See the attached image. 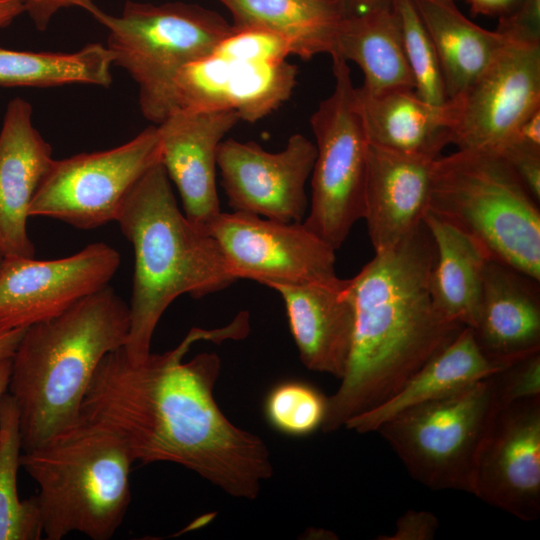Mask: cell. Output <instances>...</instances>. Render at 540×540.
I'll list each match as a JSON object with an SVG mask.
<instances>
[{"label": "cell", "mask_w": 540, "mask_h": 540, "mask_svg": "<svg viewBox=\"0 0 540 540\" xmlns=\"http://www.w3.org/2000/svg\"><path fill=\"white\" fill-rule=\"evenodd\" d=\"M249 330L243 311L226 326L192 328L177 347L141 362H132L123 347L108 353L85 394L81 418L115 433L134 462L178 464L232 497L254 500L273 475L267 445L219 408V356L204 352L183 361L196 342L240 340Z\"/></svg>", "instance_id": "1"}, {"label": "cell", "mask_w": 540, "mask_h": 540, "mask_svg": "<svg viewBox=\"0 0 540 540\" xmlns=\"http://www.w3.org/2000/svg\"><path fill=\"white\" fill-rule=\"evenodd\" d=\"M435 257L433 238L422 222L396 245L375 252L350 278L352 345L340 386L327 398L324 433L390 399L464 328L433 304L429 280Z\"/></svg>", "instance_id": "2"}, {"label": "cell", "mask_w": 540, "mask_h": 540, "mask_svg": "<svg viewBox=\"0 0 540 540\" xmlns=\"http://www.w3.org/2000/svg\"><path fill=\"white\" fill-rule=\"evenodd\" d=\"M129 306L110 287L25 330L11 361L7 392L18 411L22 450H32L81 420L102 359L124 346Z\"/></svg>", "instance_id": "3"}, {"label": "cell", "mask_w": 540, "mask_h": 540, "mask_svg": "<svg viewBox=\"0 0 540 540\" xmlns=\"http://www.w3.org/2000/svg\"><path fill=\"white\" fill-rule=\"evenodd\" d=\"M116 222L135 256L129 331L123 349L132 362H141L151 353L161 316L177 297L199 298L236 279L217 241L180 211L160 161L129 191Z\"/></svg>", "instance_id": "4"}, {"label": "cell", "mask_w": 540, "mask_h": 540, "mask_svg": "<svg viewBox=\"0 0 540 540\" xmlns=\"http://www.w3.org/2000/svg\"><path fill=\"white\" fill-rule=\"evenodd\" d=\"M134 463L115 433L82 418L23 451L20 466L39 487L36 499L45 539L61 540L73 532L93 540L111 539L132 499Z\"/></svg>", "instance_id": "5"}, {"label": "cell", "mask_w": 540, "mask_h": 540, "mask_svg": "<svg viewBox=\"0 0 540 540\" xmlns=\"http://www.w3.org/2000/svg\"><path fill=\"white\" fill-rule=\"evenodd\" d=\"M498 153L458 149L435 159L428 210L471 238L489 260L540 280V211Z\"/></svg>", "instance_id": "6"}, {"label": "cell", "mask_w": 540, "mask_h": 540, "mask_svg": "<svg viewBox=\"0 0 540 540\" xmlns=\"http://www.w3.org/2000/svg\"><path fill=\"white\" fill-rule=\"evenodd\" d=\"M91 16L108 30L113 65L135 81L140 110L156 125L178 109L179 72L212 54L234 30L216 11L184 2L127 1L118 15L96 7Z\"/></svg>", "instance_id": "7"}, {"label": "cell", "mask_w": 540, "mask_h": 540, "mask_svg": "<svg viewBox=\"0 0 540 540\" xmlns=\"http://www.w3.org/2000/svg\"><path fill=\"white\" fill-rule=\"evenodd\" d=\"M497 406L489 376L409 407L376 432L415 481L432 490L471 494L475 456Z\"/></svg>", "instance_id": "8"}, {"label": "cell", "mask_w": 540, "mask_h": 540, "mask_svg": "<svg viewBox=\"0 0 540 540\" xmlns=\"http://www.w3.org/2000/svg\"><path fill=\"white\" fill-rule=\"evenodd\" d=\"M334 88L310 118L316 158L303 224L334 250L363 219L368 140L355 105L348 62L332 55Z\"/></svg>", "instance_id": "9"}, {"label": "cell", "mask_w": 540, "mask_h": 540, "mask_svg": "<svg viewBox=\"0 0 540 540\" xmlns=\"http://www.w3.org/2000/svg\"><path fill=\"white\" fill-rule=\"evenodd\" d=\"M159 161L156 125L112 149L54 159L29 216L53 218L83 230L116 221L129 191Z\"/></svg>", "instance_id": "10"}, {"label": "cell", "mask_w": 540, "mask_h": 540, "mask_svg": "<svg viewBox=\"0 0 540 540\" xmlns=\"http://www.w3.org/2000/svg\"><path fill=\"white\" fill-rule=\"evenodd\" d=\"M232 276L276 284L330 281L335 251L303 222H281L246 212H220L206 227Z\"/></svg>", "instance_id": "11"}, {"label": "cell", "mask_w": 540, "mask_h": 540, "mask_svg": "<svg viewBox=\"0 0 540 540\" xmlns=\"http://www.w3.org/2000/svg\"><path fill=\"white\" fill-rule=\"evenodd\" d=\"M452 144L498 152L517 126L540 107V44L507 41L457 98Z\"/></svg>", "instance_id": "12"}, {"label": "cell", "mask_w": 540, "mask_h": 540, "mask_svg": "<svg viewBox=\"0 0 540 540\" xmlns=\"http://www.w3.org/2000/svg\"><path fill=\"white\" fill-rule=\"evenodd\" d=\"M471 494L520 520L540 515V396L499 404L478 447Z\"/></svg>", "instance_id": "13"}, {"label": "cell", "mask_w": 540, "mask_h": 540, "mask_svg": "<svg viewBox=\"0 0 540 540\" xmlns=\"http://www.w3.org/2000/svg\"><path fill=\"white\" fill-rule=\"evenodd\" d=\"M119 253L98 242L64 258L5 257L0 267V330L54 318L99 291L117 272Z\"/></svg>", "instance_id": "14"}, {"label": "cell", "mask_w": 540, "mask_h": 540, "mask_svg": "<svg viewBox=\"0 0 540 540\" xmlns=\"http://www.w3.org/2000/svg\"><path fill=\"white\" fill-rule=\"evenodd\" d=\"M315 158V144L302 134L291 135L275 153L253 141L223 140L217 167L229 207L276 221L302 222L308 205L305 185Z\"/></svg>", "instance_id": "15"}, {"label": "cell", "mask_w": 540, "mask_h": 540, "mask_svg": "<svg viewBox=\"0 0 540 540\" xmlns=\"http://www.w3.org/2000/svg\"><path fill=\"white\" fill-rule=\"evenodd\" d=\"M297 68L285 61L254 62L210 54L186 65L175 81L178 109L233 110L253 123L291 96Z\"/></svg>", "instance_id": "16"}, {"label": "cell", "mask_w": 540, "mask_h": 540, "mask_svg": "<svg viewBox=\"0 0 540 540\" xmlns=\"http://www.w3.org/2000/svg\"><path fill=\"white\" fill-rule=\"evenodd\" d=\"M240 120L233 110L177 109L156 125L160 162L179 192L183 213L205 229L221 212L216 187L218 146Z\"/></svg>", "instance_id": "17"}, {"label": "cell", "mask_w": 540, "mask_h": 540, "mask_svg": "<svg viewBox=\"0 0 540 540\" xmlns=\"http://www.w3.org/2000/svg\"><path fill=\"white\" fill-rule=\"evenodd\" d=\"M54 159L52 148L32 122V106L12 99L0 130V249L5 257L33 258L27 233L33 197Z\"/></svg>", "instance_id": "18"}, {"label": "cell", "mask_w": 540, "mask_h": 540, "mask_svg": "<svg viewBox=\"0 0 540 540\" xmlns=\"http://www.w3.org/2000/svg\"><path fill=\"white\" fill-rule=\"evenodd\" d=\"M300 360L311 371L341 379L350 355L355 310L350 279L276 284Z\"/></svg>", "instance_id": "19"}, {"label": "cell", "mask_w": 540, "mask_h": 540, "mask_svg": "<svg viewBox=\"0 0 540 540\" xmlns=\"http://www.w3.org/2000/svg\"><path fill=\"white\" fill-rule=\"evenodd\" d=\"M434 161L368 143L363 219L375 252L396 245L423 222Z\"/></svg>", "instance_id": "20"}, {"label": "cell", "mask_w": 540, "mask_h": 540, "mask_svg": "<svg viewBox=\"0 0 540 540\" xmlns=\"http://www.w3.org/2000/svg\"><path fill=\"white\" fill-rule=\"evenodd\" d=\"M538 282L515 269L488 260L476 325L480 350L503 365L540 352Z\"/></svg>", "instance_id": "21"}, {"label": "cell", "mask_w": 540, "mask_h": 540, "mask_svg": "<svg viewBox=\"0 0 540 540\" xmlns=\"http://www.w3.org/2000/svg\"><path fill=\"white\" fill-rule=\"evenodd\" d=\"M355 105L368 143L398 153L436 159L452 144L451 101L435 105L414 90L370 94L355 87Z\"/></svg>", "instance_id": "22"}, {"label": "cell", "mask_w": 540, "mask_h": 540, "mask_svg": "<svg viewBox=\"0 0 540 540\" xmlns=\"http://www.w3.org/2000/svg\"><path fill=\"white\" fill-rule=\"evenodd\" d=\"M478 347L470 327L419 368L390 399L349 420L345 428L357 433L376 432L387 420L418 404L457 392L506 368Z\"/></svg>", "instance_id": "23"}, {"label": "cell", "mask_w": 540, "mask_h": 540, "mask_svg": "<svg viewBox=\"0 0 540 540\" xmlns=\"http://www.w3.org/2000/svg\"><path fill=\"white\" fill-rule=\"evenodd\" d=\"M329 55L355 63L364 75L361 88L370 94L414 90L399 21L392 5L346 16Z\"/></svg>", "instance_id": "24"}, {"label": "cell", "mask_w": 540, "mask_h": 540, "mask_svg": "<svg viewBox=\"0 0 540 540\" xmlns=\"http://www.w3.org/2000/svg\"><path fill=\"white\" fill-rule=\"evenodd\" d=\"M423 222L436 250L429 280L433 304L446 319L473 328L489 259L471 238L428 209Z\"/></svg>", "instance_id": "25"}, {"label": "cell", "mask_w": 540, "mask_h": 540, "mask_svg": "<svg viewBox=\"0 0 540 540\" xmlns=\"http://www.w3.org/2000/svg\"><path fill=\"white\" fill-rule=\"evenodd\" d=\"M235 30L256 29L284 39L292 55L305 60L330 54L347 16L339 0H220Z\"/></svg>", "instance_id": "26"}, {"label": "cell", "mask_w": 540, "mask_h": 540, "mask_svg": "<svg viewBox=\"0 0 540 540\" xmlns=\"http://www.w3.org/2000/svg\"><path fill=\"white\" fill-rule=\"evenodd\" d=\"M436 49L448 100L460 96L508 41L469 20L454 0H413Z\"/></svg>", "instance_id": "27"}, {"label": "cell", "mask_w": 540, "mask_h": 540, "mask_svg": "<svg viewBox=\"0 0 540 540\" xmlns=\"http://www.w3.org/2000/svg\"><path fill=\"white\" fill-rule=\"evenodd\" d=\"M113 60L108 48L90 43L78 51L33 52L0 46V87H54L112 83Z\"/></svg>", "instance_id": "28"}, {"label": "cell", "mask_w": 540, "mask_h": 540, "mask_svg": "<svg viewBox=\"0 0 540 540\" xmlns=\"http://www.w3.org/2000/svg\"><path fill=\"white\" fill-rule=\"evenodd\" d=\"M21 451L18 411L6 392L0 399V540H39L43 536L36 496L20 500L18 495Z\"/></svg>", "instance_id": "29"}, {"label": "cell", "mask_w": 540, "mask_h": 540, "mask_svg": "<svg viewBox=\"0 0 540 540\" xmlns=\"http://www.w3.org/2000/svg\"><path fill=\"white\" fill-rule=\"evenodd\" d=\"M416 94L431 104L448 101L438 55L413 0H392Z\"/></svg>", "instance_id": "30"}, {"label": "cell", "mask_w": 540, "mask_h": 540, "mask_svg": "<svg viewBox=\"0 0 540 540\" xmlns=\"http://www.w3.org/2000/svg\"><path fill=\"white\" fill-rule=\"evenodd\" d=\"M327 397L313 385L300 380H285L274 385L265 397L263 411L276 431L303 437L321 428Z\"/></svg>", "instance_id": "31"}, {"label": "cell", "mask_w": 540, "mask_h": 540, "mask_svg": "<svg viewBox=\"0 0 540 540\" xmlns=\"http://www.w3.org/2000/svg\"><path fill=\"white\" fill-rule=\"evenodd\" d=\"M213 53L254 62H281L292 55L284 39L273 33L256 29H234L217 45Z\"/></svg>", "instance_id": "32"}, {"label": "cell", "mask_w": 540, "mask_h": 540, "mask_svg": "<svg viewBox=\"0 0 540 540\" xmlns=\"http://www.w3.org/2000/svg\"><path fill=\"white\" fill-rule=\"evenodd\" d=\"M499 404L540 396V352L490 375Z\"/></svg>", "instance_id": "33"}, {"label": "cell", "mask_w": 540, "mask_h": 540, "mask_svg": "<svg viewBox=\"0 0 540 540\" xmlns=\"http://www.w3.org/2000/svg\"><path fill=\"white\" fill-rule=\"evenodd\" d=\"M495 31L508 41L540 44V0H523L514 13L499 19Z\"/></svg>", "instance_id": "34"}, {"label": "cell", "mask_w": 540, "mask_h": 540, "mask_svg": "<svg viewBox=\"0 0 540 540\" xmlns=\"http://www.w3.org/2000/svg\"><path fill=\"white\" fill-rule=\"evenodd\" d=\"M498 153L508 162L532 197L540 200V149L506 143Z\"/></svg>", "instance_id": "35"}, {"label": "cell", "mask_w": 540, "mask_h": 540, "mask_svg": "<svg viewBox=\"0 0 540 540\" xmlns=\"http://www.w3.org/2000/svg\"><path fill=\"white\" fill-rule=\"evenodd\" d=\"M440 526L435 514L424 510H407L396 521L395 531L379 535L378 540H432Z\"/></svg>", "instance_id": "36"}, {"label": "cell", "mask_w": 540, "mask_h": 540, "mask_svg": "<svg viewBox=\"0 0 540 540\" xmlns=\"http://www.w3.org/2000/svg\"><path fill=\"white\" fill-rule=\"evenodd\" d=\"M35 27L45 30L53 17L62 9L77 7L89 14L97 7L93 0H20Z\"/></svg>", "instance_id": "37"}, {"label": "cell", "mask_w": 540, "mask_h": 540, "mask_svg": "<svg viewBox=\"0 0 540 540\" xmlns=\"http://www.w3.org/2000/svg\"><path fill=\"white\" fill-rule=\"evenodd\" d=\"M509 142L540 149V107L517 126L506 143Z\"/></svg>", "instance_id": "38"}, {"label": "cell", "mask_w": 540, "mask_h": 540, "mask_svg": "<svg viewBox=\"0 0 540 540\" xmlns=\"http://www.w3.org/2000/svg\"><path fill=\"white\" fill-rule=\"evenodd\" d=\"M474 15L503 18L514 13L523 0H466Z\"/></svg>", "instance_id": "39"}, {"label": "cell", "mask_w": 540, "mask_h": 540, "mask_svg": "<svg viewBox=\"0 0 540 540\" xmlns=\"http://www.w3.org/2000/svg\"><path fill=\"white\" fill-rule=\"evenodd\" d=\"M347 16L357 15L377 8L390 7L392 0H339Z\"/></svg>", "instance_id": "40"}, {"label": "cell", "mask_w": 540, "mask_h": 540, "mask_svg": "<svg viewBox=\"0 0 540 540\" xmlns=\"http://www.w3.org/2000/svg\"><path fill=\"white\" fill-rule=\"evenodd\" d=\"M26 329L0 330V358L13 356Z\"/></svg>", "instance_id": "41"}, {"label": "cell", "mask_w": 540, "mask_h": 540, "mask_svg": "<svg viewBox=\"0 0 540 540\" xmlns=\"http://www.w3.org/2000/svg\"><path fill=\"white\" fill-rule=\"evenodd\" d=\"M23 12L20 0H0V29L9 26Z\"/></svg>", "instance_id": "42"}, {"label": "cell", "mask_w": 540, "mask_h": 540, "mask_svg": "<svg viewBox=\"0 0 540 540\" xmlns=\"http://www.w3.org/2000/svg\"><path fill=\"white\" fill-rule=\"evenodd\" d=\"M12 357L0 358V399L7 392Z\"/></svg>", "instance_id": "43"}, {"label": "cell", "mask_w": 540, "mask_h": 540, "mask_svg": "<svg viewBox=\"0 0 540 540\" xmlns=\"http://www.w3.org/2000/svg\"><path fill=\"white\" fill-rule=\"evenodd\" d=\"M4 258H5V256H4L3 252L0 249V267H1L2 263H3Z\"/></svg>", "instance_id": "44"}]
</instances>
